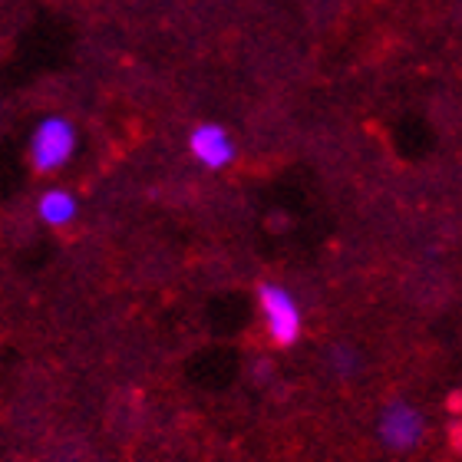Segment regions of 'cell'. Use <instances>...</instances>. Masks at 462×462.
Here are the masks:
<instances>
[{"instance_id": "6", "label": "cell", "mask_w": 462, "mask_h": 462, "mask_svg": "<svg viewBox=\"0 0 462 462\" xmlns=\"http://www.w3.org/2000/svg\"><path fill=\"white\" fill-rule=\"evenodd\" d=\"M328 364H330V370L340 376V380H346V376H354L356 370H360V354H356L354 346L334 344L328 350Z\"/></svg>"}, {"instance_id": "5", "label": "cell", "mask_w": 462, "mask_h": 462, "mask_svg": "<svg viewBox=\"0 0 462 462\" xmlns=\"http://www.w3.org/2000/svg\"><path fill=\"white\" fill-rule=\"evenodd\" d=\"M37 218L47 228H69L79 218V199L69 189H47L37 199Z\"/></svg>"}, {"instance_id": "3", "label": "cell", "mask_w": 462, "mask_h": 462, "mask_svg": "<svg viewBox=\"0 0 462 462\" xmlns=\"http://www.w3.org/2000/svg\"><path fill=\"white\" fill-rule=\"evenodd\" d=\"M376 439L390 449V453H410L426 439V416L420 406L393 400L386 403L376 416Z\"/></svg>"}, {"instance_id": "2", "label": "cell", "mask_w": 462, "mask_h": 462, "mask_svg": "<svg viewBox=\"0 0 462 462\" xmlns=\"http://www.w3.org/2000/svg\"><path fill=\"white\" fill-rule=\"evenodd\" d=\"M258 310L261 324L268 337L278 346H294L304 334V310H300L298 294L284 288L281 281H264L258 288Z\"/></svg>"}, {"instance_id": "1", "label": "cell", "mask_w": 462, "mask_h": 462, "mask_svg": "<svg viewBox=\"0 0 462 462\" xmlns=\"http://www.w3.org/2000/svg\"><path fill=\"white\" fill-rule=\"evenodd\" d=\"M79 149V129L67 116H43L27 139V162L37 175L63 172Z\"/></svg>"}, {"instance_id": "4", "label": "cell", "mask_w": 462, "mask_h": 462, "mask_svg": "<svg viewBox=\"0 0 462 462\" xmlns=\"http://www.w3.org/2000/svg\"><path fill=\"white\" fill-rule=\"evenodd\" d=\"M189 155L208 172H225L238 159V143L222 123H199L189 129Z\"/></svg>"}]
</instances>
